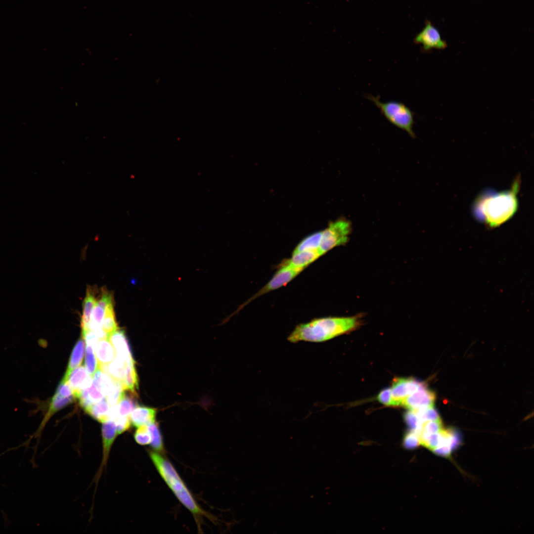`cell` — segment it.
Instances as JSON below:
<instances>
[{"instance_id":"6da1fadb","label":"cell","mask_w":534,"mask_h":534,"mask_svg":"<svg viewBox=\"0 0 534 534\" xmlns=\"http://www.w3.org/2000/svg\"><path fill=\"white\" fill-rule=\"evenodd\" d=\"M520 183V178L517 177L509 189L483 191L476 198L472 207L475 219L491 228L509 220L518 210L517 194Z\"/></svg>"},{"instance_id":"cb8c5ba5","label":"cell","mask_w":534,"mask_h":534,"mask_svg":"<svg viewBox=\"0 0 534 534\" xmlns=\"http://www.w3.org/2000/svg\"><path fill=\"white\" fill-rule=\"evenodd\" d=\"M85 346V340L81 336L73 349L67 368L64 375L68 374L72 370L82 364L84 356Z\"/></svg>"},{"instance_id":"ffe728a7","label":"cell","mask_w":534,"mask_h":534,"mask_svg":"<svg viewBox=\"0 0 534 534\" xmlns=\"http://www.w3.org/2000/svg\"><path fill=\"white\" fill-rule=\"evenodd\" d=\"M104 397V394L92 381L91 385L82 392L78 399L80 406L85 409Z\"/></svg>"},{"instance_id":"2e32d148","label":"cell","mask_w":534,"mask_h":534,"mask_svg":"<svg viewBox=\"0 0 534 534\" xmlns=\"http://www.w3.org/2000/svg\"><path fill=\"white\" fill-rule=\"evenodd\" d=\"M156 414L155 408L138 405L133 410L130 417L133 425L138 427L155 422Z\"/></svg>"},{"instance_id":"836d02e7","label":"cell","mask_w":534,"mask_h":534,"mask_svg":"<svg viewBox=\"0 0 534 534\" xmlns=\"http://www.w3.org/2000/svg\"><path fill=\"white\" fill-rule=\"evenodd\" d=\"M114 421L116 426L117 435L127 431L131 424L130 416H118Z\"/></svg>"},{"instance_id":"8fae6325","label":"cell","mask_w":534,"mask_h":534,"mask_svg":"<svg viewBox=\"0 0 534 534\" xmlns=\"http://www.w3.org/2000/svg\"><path fill=\"white\" fill-rule=\"evenodd\" d=\"M435 400V393L429 389L427 385L406 397L401 406L409 410H415L420 408L434 406Z\"/></svg>"},{"instance_id":"d4e9b609","label":"cell","mask_w":534,"mask_h":534,"mask_svg":"<svg viewBox=\"0 0 534 534\" xmlns=\"http://www.w3.org/2000/svg\"><path fill=\"white\" fill-rule=\"evenodd\" d=\"M122 384L124 390L136 393L135 390L138 387V379L134 360L127 364L126 374Z\"/></svg>"},{"instance_id":"e0dca14e","label":"cell","mask_w":534,"mask_h":534,"mask_svg":"<svg viewBox=\"0 0 534 534\" xmlns=\"http://www.w3.org/2000/svg\"><path fill=\"white\" fill-rule=\"evenodd\" d=\"M96 289L88 286L83 303V312L81 319L82 331L89 330V324L92 310L96 301Z\"/></svg>"},{"instance_id":"484cf974","label":"cell","mask_w":534,"mask_h":534,"mask_svg":"<svg viewBox=\"0 0 534 534\" xmlns=\"http://www.w3.org/2000/svg\"><path fill=\"white\" fill-rule=\"evenodd\" d=\"M130 394L127 395L124 391L123 395L117 404L118 409V416H128L135 407L136 403L135 400L136 393L130 392Z\"/></svg>"},{"instance_id":"8992f818","label":"cell","mask_w":534,"mask_h":534,"mask_svg":"<svg viewBox=\"0 0 534 534\" xmlns=\"http://www.w3.org/2000/svg\"><path fill=\"white\" fill-rule=\"evenodd\" d=\"M303 270L301 269L293 268L282 263L279 268L276 271L270 280L259 291L242 304L238 309L236 312L259 297L285 285L295 278Z\"/></svg>"},{"instance_id":"4dcf8cb0","label":"cell","mask_w":534,"mask_h":534,"mask_svg":"<svg viewBox=\"0 0 534 534\" xmlns=\"http://www.w3.org/2000/svg\"><path fill=\"white\" fill-rule=\"evenodd\" d=\"M137 428L134 434L135 442L140 445L150 444L151 436L147 425H143Z\"/></svg>"},{"instance_id":"e575fe53","label":"cell","mask_w":534,"mask_h":534,"mask_svg":"<svg viewBox=\"0 0 534 534\" xmlns=\"http://www.w3.org/2000/svg\"><path fill=\"white\" fill-rule=\"evenodd\" d=\"M377 399L380 403L385 405L393 406L391 388H386L382 390L378 395Z\"/></svg>"},{"instance_id":"603a6c76","label":"cell","mask_w":534,"mask_h":534,"mask_svg":"<svg viewBox=\"0 0 534 534\" xmlns=\"http://www.w3.org/2000/svg\"><path fill=\"white\" fill-rule=\"evenodd\" d=\"M321 234L322 231H319L306 237L296 246L292 253L308 251H319Z\"/></svg>"},{"instance_id":"7402d4cb","label":"cell","mask_w":534,"mask_h":534,"mask_svg":"<svg viewBox=\"0 0 534 534\" xmlns=\"http://www.w3.org/2000/svg\"><path fill=\"white\" fill-rule=\"evenodd\" d=\"M93 378L92 381L94 383L105 396L108 395L115 385V380L103 371L99 365Z\"/></svg>"},{"instance_id":"30bf717a","label":"cell","mask_w":534,"mask_h":534,"mask_svg":"<svg viewBox=\"0 0 534 534\" xmlns=\"http://www.w3.org/2000/svg\"><path fill=\"white\" fill-rule=\"evenodd\" d=\"M92 378L85 367L81 365L72 370L68 374L64 375L62 379L68 384L75 397L78 399L82 392L91 385Z\"/></svg>"},{"instance_id":"3957f363","label":"cell","mask_w":534,"mask_h":534,"mask_svg":"<svg viewBox=\"0 0 534 534\" xmlns=\"http://www.w3.org/2000/svg\"><path fill=\"white\" fill-rule=\"evenodd\" d=\"M149 454L159 474L179 501L195 516H206L171 463L156 452L149 451Z\"/></svg>"},{"instance_id":"5bb4252c","label":"cell","mask_w":534,"mask_h":534,"mask_svg":"<svg viewBox=\"0 0 534 534\" xmlns=\"http://www.w3.org/2000/svg\"><path fill=\"white\" fill-rule=\"evenodd\" d=\"M76 398L74 396L65 397L55 391L49 400L47 409L35 436H39L50 418L57 411L73 402Z\"/></svg>"},{"instance_id":"f1b7e54d","label":"cell","mask_w":534,"mask_h":534,"mask_svg":"<svg viewBox=\"0 0 534 534\" xmlns=\"http://www.w3.org/2000/svg\"><path fill=\"white\" fill-rule=\"evenodd\" d=\"M94 350V349L92 346H86L85 366L88 373L92 377L98 366Z\"/></svg>"},{"instance_id":"44dd1931","label":"cell","mask_w":534,"mask_h":534,"mask_svg":"<svg viewBox=\"0 0 534 534\" xmlns=\"http://www.w3.org/2000/svg\"><path fill=\"white\" fill-rule=\"evenodd\" d=\"M128 363L116 356L115 359L106 365L99 366L114 380L122 382L126 374Z\"/></svg>"},{"instance_id":"52a82bcc","label":"cell","mask_w":534,"mask_h":534,"mask_svg":"<svg viewBox=\"0 0 534 534\" xmlns=\"http://www.w3.org/2000/svg\"><path fill=\"white\" fill-rule=\"evenodd\" d=\"M100 295L96 299L92 310L89 324V330L92 331L98 339H106L108 334L102 328V322L108 305L114 301L113 294L106 289H101Z\"/></svg>"},{"instance_id":"ba28073f","label":"cell","mask_w":534,"mask_h":534,"mask_svg":"<svg viewBox=\"0 0 534 534\" xmlns=\"http://www.w3.org/2000/svg\"><path fill=\"white\" fill-rule=\"evenodd\" d=\"M426 386V383L412 377L395 378L391 388L393 406H401L406 397Z\"/></svg>"},{"instance_id":"7a4b0ae2","label":"cell","mask_w":534,"mask_h":534,"mask_svg":"<svg viewBox=\"0 0 534 534\" xmlns=\"http://www.w3.org/2000/svg\"><path fill=\"white\" fill-rule=\"evenodd\" d=\"M360 322L359 316L316 318L297 325L287 340L292 343L325 342L355 330Z\"/></svg>"},{"instance_id":"f546056e","label":"cell","mask_w":534,"mask_h":534,"mask_svg":"<svg viewBox=\"0 0 534 534\" xmlns=\"http://www.w3.org/2000/svg\"><path fill=\"white\" fill-rule=\"evenodd\" d=\"M124 391L122 382L115 380L113 389L106 396V399L109 405L112 406L117 404L123 395Z\"/></svg>"},{"instance_id":"9a60e30c","label":"cell","mask_w":534,"mask_h":534,"mask_svg":"<svg viewBox=\"0 0 534 534\" xmlns=\"http://www.w3.org/2000/svg\"><path fill=\"white\" fill-rule=\"evenodd\" d=\"M321 256L318 251H303L292 253L291 258L283 263L293 268L304 270Z\"/></svg>"},{"instance_id":"d6a6232c","label":"cell","mask_w":534,"mask_h":534,"mask_svg":"<svg viewBox=\"0 0 534 534\" xmlns=\"http://www.w3.org/2000/svg\"><path fill=\"white\" fill-rule=\"evenodd\" d=\"M402 445L405 448L410 450L418 447L420 445L418 435L413 431H408L403 437Z\"/></svg>"},{"instance_id":"277c9868","label":"cell","mask_w":534,"mask_h":534,"mask_svg":"<svg viewBox=\"0 0 534 534\" xmlns=\"http://www.w3.org/2000/svg\"><path fill=\"white\" fill-rule=\"evenodd\" d=\"M367 97L379 108L389 122L406 132L411 137H415L413 130L415 123L414 114L408 107L397 101L383 102L371 95H367Z\"/></svg>"},{"instance_id":"ac0fdd59","label":"cell","mask_w":534,"mask_h":534,"mask_svg":"<svg viewBox=\"0 0 534 534\" xmlns=\"http://www.w3.org/2000/svg\"><path fill=\"white\" fill-rule=\"evenodd\" d=\"M95 356L99 366L108 364L115 357V349L107 339H100L94 349Z\"/></svg>"},{"instance_id":"1f68e13d","label":"cell","mask_w":534,"mask_h":534,"mask_svg":"<svg viewBox=\"0 0 534 534\" xmlns=\"http://www.w3.org/2000/svg\"><path fill=\"white\" fill-rule=\"evenodd\" d=\"M403 417L410 431L415 432L418 435L421 424L415 412L409 410L404 413Z\"/></svg>"},{"instance_id":"83f0119b","label":"cell","mask_w":534,"mask_h":534,"mask_svg":"<svg viewBox=\"0 0 534 534\" xmlns=\"http://www.w3.org/2000/svg\"><path fill=\"white\" fill-rule=\"evenodd\" d=\"M147 427L151 436V447L156 451H162L163 449V443L158 424L154 422L147 425Z\"/></svg>"},{"instance_id":"7c38bea8","label":"cell","mask_w":534,"mask_h":534,"mask_svg":"<svg viewBox=\"0 0 534 534\" xmlns=\"http://www.w3.org/2000/svg\"><path fill=\"white\" fill-rule=\"evenodd\" d=\"M102 458L100 466L98 478L99 475L106 464L111 448L117 435L116 426L114 421L108 420L102 423Z\"/></svg>"},{"instance_id":"4316f807","label":"cell","mask_w":534,"mask_h":534,"mask_svg":"<svg viewBox=\"0 0 534 534\" xmlns=\"http://www.w3.org/2000/svg\"><path fill=\"white\" fill-rule=\"evenodd\" d=\"M101 326L102 329L109 335L119 328L114 312V301L108 305Z\"/></svg>"},{"instance_id":"5b68a950","label":"cell","mask_w":534,"mask_h":534,"mask_svg":"<svg viewBox=\"0 0 534 534\" xmlns=\"http://www.w3.org/2000/svg\"><path fill=\"white\" fill-rule=\"evenodd\" d=\"M352 229L351 222L344 218L330 222L327 227L322 230L319 248L321 255L336 247L346 244Z\"/></svg>"},{"instance_id":"d6986e66","label":"cell","mask_w":534,"mask_h":534,"mask_svg":"<svg viewBox=\"0 0 534 534\" xmlns=\"http://www.w3.org/2000/svg\"><path fill=\"white\" fill-rule=\"evenodd\" d=\"M110 406L106 398L94 403L84 410L94 419L103 423L109 420Z\"/></svg>"},{"instance_id":"9c48e42d","label":"cell","mask_w":534,"mask_h":534,"mask_svg":"<svg viewBox=\"0 0 534 534\" xmlns=\"http://www.w3.org/2000/svg\"><path fill=\"white\" fill-rule=\"evenodd\" d=\"M414 42L422 45L424 50L428 51L433 48L443 49L446 47V43L443 41L438 30L429 21L424 29L415 37Z\"/></svg>"},{"instance_id":"d590c367","label":"cell","mask_w":534,"mask_h":534,"mask_svg":"<svg viewBox=\"0 0 534 534\" xmlns=\"http://www.w3.org/2000/svg\"><path fill=\"white\" fill-rule=\"evenodd\" d=\"M82 337L86 341L87 345L91 346L95 349L98 341V338L92 331L90 330L82 331Z\"/></svg>"},{"instance_id":"4fadbf2b","label":"cell","mask_w":534,"mask_h":534,"mask_svg":"<svg viewBox=\"0 0 534 534\" xmlns=\"http://www.w3.org/2000/svg\"><path fill=\"white\" fill-rule=\"evenodd\" d=\"M108 339L113 345L117 356L127 363L134 360L125 331L123 329L118 328L109 335Z\"/></svg>"}]
</instances>
